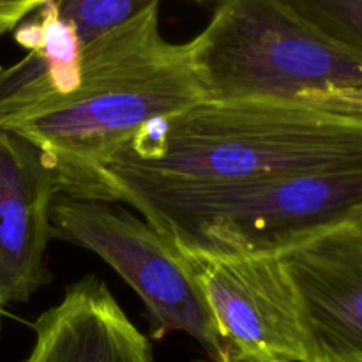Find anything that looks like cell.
Segmentation results:
<instances>
[{
  "label": "cell",
  "mask_w": 362,
  "mask_h": 362,
  "mask_svg": "<svg viewBox=\"0 0 362 362\" xmlns=\"http://www.w3.org/2000/svg\"><path fill=\"white\" fill-rule=\"evenodd\" d=\"M53 237L98 255L144 300L151 336L186 332L211 362H228L211 310L175 246L147 219L108 202L57 198Z\"/></svg>",
  "instance_id": "5"
},
{
  "label": "cell",
  "mask_w": 362,
  "mask_h": 362,
  "mask_svg": "<svg viewBox=\"0 0 362 362\" xmlns=\"http://www.w3.org/2000/svg\"><path fill=\"white\" fill-rule=\"evenodd\" d=\"M279 257L299 296L310 362H362V230L341 225Z\"/></svg>",
  "instance_id": "7"
},
{
  "label": "cell",
  "mask_w": 362,
  "mask_h": 362,
  "mask_svg": "<svg viewBox=\"0 0 362 362\" xmlns=\"http://www.w3.org/2000/svg\"><path fill=\"white\" fill-rule=\"evenodd\" d=\"M64 21L76 30L81 42L94 39L145 11L159 6V0H48Z\"/></svg>",
  "instance_id": "11"
},
{
  "label": "cell",
  "mask_w": 362,
  "mask_h": 362,
  "mask_svg": "<svg viewBox=\"0 0 362 362\" xmlns=\"http://www.w3.org/2000/svg\"><path fill=\"white\" fill-rule=\"evenodd\" d=\"M331 95L343 106V108L362 115V88H359V90H349V92H334V94Z\"/></svg>",
  "instance_id": "14"
},
{
  "label": "cell",
  "mask_w": 362,
  "mask_h": 362,
  "mask_svg": "<svg viewBox=\"0 0 362 362\" xmlns=\"http://www.w3.org/2000/svg\"><path fill=\"white\" fill-rule=\"evenodd\" d=\"M197 362H211V361H209V359H207V361H197Z\"/></svg>",
  "instance_id": "17"
},
{
  "label": "cell",
  "mask_w": 362,
  "mask_h": 362,
  "mask_svg": "<svg viewBox=\"0 0 362 362\" xmlns=\"http://www.w3.org/2000/svg\"><path fill=\"white\" fill-rule=\"evenodd\" d=\"M25 362H154V354L108 286L87 276L35 320Z\"/></svg>",
  "instance_id": "9"
},
{
  "label": "cell",
  "mask_w": 362,
  "mask_h": 362,
  "mask_svg": "<svg viewBox=\"0 0 362 362\" xmlns=\"http://www.w3.org/2000/svg\"><path fill=\"white\" fill-rule=\"evenodd\" d=\"M4 315H6V304L2 303L0 299V332H2V320H4Z\"/></svg>",
  "instance_id": "16"
},
{
  "label": "cell",
  "mask_w": 362,
  "mask_h": 362,
  "mask_svg": "<svg viewBox=\"0 0 362 362\" xmlns=\"http://www.w3.org/2000/svg\"><path fill=\"white\" fill-rule=\"evenodd\" d=\"M200 101L187 45L163 37L152 7L85 45L76 90L11 131L57 166L62 197L90 200L98 173L145 126Z\"/></svg>",
  "instance_id": "2"
},
{
  "label": "cell",
  "mask_w": 362,
  "mask_h": 362,
  "mask_svg": "<svg viewBox=\"0 0 362 362\" xmlns=\"http://www.w3.org/2000/svg\"><path fill=\"white\" fill-rule=\"evenodd\" d=\"M62 177L48 156L16 131L0 127V299L25 303L49 279L45 253Z\"/></svg>",
  "instance_id": "8"
},
{
  "label": "cell",
  "mask_w": 362,
  "mask_h": 362,
  "mask_svg": "<svg viewBox=\"0 0 362 362\" xmlns=\"http://www.w3.org/2000/svg\"><path fill=\"white\" fill-rule=\"evenodd\" d=\"M346 225H350V226H356V228L362 230V209H361L359 212H357L356 216H354L352 219H350L349 223H346Z\"/></svg>",
  "instance_id": "15"
},
{
  "label": "cell",
  "mask_w": 362,
  "mask_h": 362,
  "mask_svg": "<svg viewBox=\"0 0 362 362\" xmlns=\"http://www.w3.org/2000/svg\"><path fill=\"white\" fill-rule=\"evenodd\" d=\"M187 45L204 101H299L362 88V57L283 0H218Z\"/></svg>",
  "instance_id": "4"
},
{
  "label": "cell",
  "mask_w": 362,
  "mask_h": 362,
  "mask_svg": "<svg viewBox=\"0 0 362 362\" xmlns=\"http://www.w3.org/2000/svg\"><path fill=\"white\" fill-rule=\"evenodd\" d=\"M14 28L27 55L0 67V127L14 129L73 94L81 78L83 42L76 30L45 4Z\"/></svg>",
  "instance_id": "10"
},
{
  "label": "cell",
  "mask_w": 362,
  "mask_h": 362,
  "mask_svg": "<svg viewBox=\"0 0 362 362\" xmlns=\"http://www.w3.org/2000/svg\"><path fill=\"white\" fill-rule=\"evenodd\" d=\"M170 243L214 253L281 255L362 209V165L243 184L113 187Z\"/></svg>",
  "instance_id": "3"
},
{
  "label": "cell",
  "mask_w": 362,
  "mask_h": 362,
  "mask_svg": "<svg viewBox=\"0 0 362 362\" xmlns=\"http://www.w3.org/2000/svg\"><path fill=\"white\" fill-rule=\"evenodd\" d=\"M48 0H0V34L14 30Z\"/></svg>",
  "instance_id": "13"
},
{
  "label": "cell",
  "mask_w": 362,
  "mask_h": 362,
  "mask_svg": "<svg viewBox=\"0 0 362 362\" xmlns=\"http://www.w3.org/2000/svg\"><path fill=\"white\" fill-rule=\"evenodd\" d=\"M318 32L362 57V0H283Z\"/></svg>",
  "instance_id": "12"
},
{
  "label": "cell",
  "mask_w": 362,
  "mask_h": 362,
  "mask_svg": "<svg viewBox=\"0 0 362 362\" xmlns=\"http://www.w3.org/2000/svg\"><path fill=\"white\" fill-rule=\"evenodd\" d=\"M173 246L211 310L228 362H310L299 296L279 255Z\"/></svg>",
  "instance_id": "6"
},
{
  "label": "cell",
  "mask_w": 362,
  "mask_h": 362,
  "mask_svg": "<svg viewBox=\"0 0 362 362\" xmlns=\"http://www.w3.org/2000/svg\"><path fill=\"white\" fill-rule=\"evenodd\" d=\"M362 165V115L329 94L299 101H200L152 120L95 179L113 187L243 184Z\"/></svg>",
  "instance_id": "1"
}]
</instances>
